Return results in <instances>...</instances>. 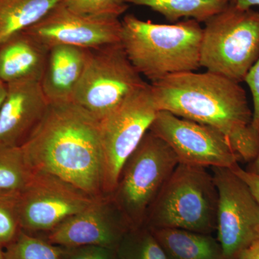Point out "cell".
Masks as SVG:
<instances>
[{
  "instance_id": "6da1fadb",
  "label": "cell",
  "mask_w": 259,
  "mask_h": 259,
  "mask_svg": "<svg viewBox=\"0 0 259 259\" xmlns=\"http://www.w3.org/2000/svg\"><path fill=\"white\" fill-rule=\"evenodd\" d=\"M239 83L208 71H190L151 87L158 111L212 127L226 138L239 162H252L259 154V133L252 125V111Z\"/></svg>"
},
{
  "instance_id": "7a4b0ae2",
  "label": "cell",
  "mask_w": 259,
  "mask_h": 259,
  "mask_svg": "<svg viewBox=\"0 0 259 259\" xmlns=\"http://www.w3.org/2000/svg\"><path fill=\"white\" fill-rule=\"evenodd\" d=\"M21 148L33 171L59 177L95 198L105 196L100 120L74 102L50 104Z\"/></svg>"
},
{
  "instance_id": "3957f363",
  "label": "cell",
  "mask_w": 259,
  "mask_h": 259,
  "mask_svg": "<svg viewBox=\"0 0 259 259\" xmlns=\"http://www.w3.org/2000/svg\"><path fill=\"white\" fill-rule=\"evenodd\" d=\"M121 22V44L131 64L151 83L200 67L203 28L197 20L158 24L128 14Z\"/></svg>"
},
{
  "instance_id": "277c9868",
  "label": "cell",
  "mask_w": 259,
  "mask_h": 259,
  "mask_svg": "<svg viewBox=\"0 0 259 259\" xmlns=\"http://www.w3.org/2000/svg\"><path fill=\"white\" fill-rule=\"evenodd\" d=\"M218 194L207 168L179 163L153 201L144 225L211 234L216 231Z\"/></svg>"
},
{
  "instance_id": "5b68a950",
  "label": "cell",
  "mask_w": 259,
  "mask_h": 259,
  "mask_svg": "<svg viewBox=\"0 0 259 259\" xmlns=\"http://www.w3.org/2000/svg\"><path fill=\"white\" fill-rule=\"evenodd\" d=\"M258 57V12L240 10L229 3L204 23L200 67L241 83Z\"/></svg>"
},
{
  "instance_id": "8992f818",
  "label": "cell",
  "mask_w": 259,
  "mask_h": 259,
  "mask_svg": "<svg viewBox=\"0 0 259 259\" xmlns=\"http://www.w3.org/2000/svg\"><path fill=\"white\" fill-rule=\"evenodd\" d=\"M179 163L171 148L148 131L109 194L131 229L144 226L148 209Z\"/></svg>"
},
{
  "instance_id": "52a82bcc",
  "label": "cell",
  "mask_w": 259,
  "mask_h": 259,
  "mask_svg": "<svg viewBox=\"0 0 259 259\" xmlns=\"http://www.w3.org/2000/svg\"><path fill=\"white\" fill-rule=\"evenodd\" d=\"M121 42L90 49L73 102L102 120L136 90L147 84Z\"/></svg>"
},
{
  "instance_id": "ba28073f",
  "label": "cell",
  "mask_w": 259,
  "mask_h": 259,
  "mask_svg": "<svg viewBox=\"0 0 259 259\" xmlns=\"http://www.w3.org/2000/svg\"><path fill=\"white\" fill-rule=\"evenodd\" d=\"M157 112L147 83L100 121L105 195L113 192L124 163L149 131Z\"/></svg>"
},
{
  "instance_id": "9c48e42d",
  "label": "cell",
  "mask_w": 259,
  "mask_h": 259,
  "mask_svg": "<svg viewBox=\"0 0 259 259\" xmlns=\"http://www.w3.org/2000/svg\"><path fill=\"white\" fill-rule=\"evenodd\" d=\"M97 199L59 177L34 171L30 183L17 197L21 231L47 236Z\"/></svg>"
},
{
  "instance_id": "30bf717a",
  "label": "cell",
  "mask_w": 259,
  "mask_h": 259,
  "mask_svg": "<svg viewBox=\"0 0 259 259\" xmlns=\"http://www.w3.org/2000/svg\"><path fill=\"white\" fill-rule=\"evenodd\" d=\"M212 169L218 194L217 240L225 259H235L259 238V203L244 181L231 169Z\"/></svg>"
},
{
  "instance_id": "8fae6325",
  "label": "cell",
  "mask_w": 259,
  "mask_h": 259,
  "mask_svg": "<svg viewBox=\"0 0 259 259\" xmlns=\"http://www.w3.org/2000/svg\"><path fill=\"white\" fill-rule=\"evenodd\" d=\"M149 131L171 148L182 164L229 169L239 165L226 138L209 126L158 111Z\"/></svg>"
},
{
  "instance_id": "7c38bea8",
  "label": "cell",
  "mask_w": 259,
  "mask_h": 259,
  "mask_svg": "<svg viewBox=\"0 0 259 259\" xmlns=\"http://www.w3.org/2000/svg\"><path fill=\"white\" fill-rule=\"evenodd\" d=\"M23 31L47 47L69 45L95 49L121 41L122 22L113 17H95L71 11L61 1Z\"/></svg>"
},
{
  "instance_id": "4fadbf2b",
  "label": "cell",
  "mask_w": 259,
  "mask_h": 259,
  "mask_svg": "<svg viewBox=\"0 0 259 259\" xmlns=\"http://www.w3.org/2000/svg\"><path fill=\"white\" fill-rule=\"evenodd\" d=\"M131 229L110 196L105 195L42 238L58 246L96 245L117 249Z\"/></svg>"
},
{
  "instance_id": "5bb4252c",
  "label": "cell",
  "mask_w": 259,
  "mask_h": 259,
  "mask_svg": "<svg viewBox=\"0 0 259 259\" xmlns=\"http://www.w3.org/2000/svg\"><path fill=\"white\" fill-rule=\"evenodd\" d=\"M49 105L40 81L21 80L7 83L0 112V142L22 147L42 122Z\"/></svg>"
},
{
  "instance_id": "9a60e30c",
  "label": "cell",
  "mask_w": 259,
  "mask_h": 259,
  "mask_svg": "<svg viewBox=\"0 0 259 259\" xmlns=\"http://www.w3.org/2000/svg\"><path fill=\"white\" fill-rule=\"evenodd\" d=\"M90 49L56 45L49 49L40 83L49 103L73 102L88 62Z\"/></svg>"
},
{
  "instance_id": "2e32d148",
  "label": "cell",
  "mask_w": 259,
  "mask_h": 259,
  "mask_svg": "<svg viewBox=\"0 0 259 259\" xmlns=\"http://www.w3.org/2000/svg\"><path fill=\"white\" fill-rule=\"evenodd\" d=\"M49 48L22 31L0 44V78L6 83L41 81Z\"/></svg>"
},
{
  "instance_id": "e0dca14e",
  "label": "cell",
  "mask_w": 259,
  "mask_h": 259,
  "mask_svg": "<svg viewBox=\"0 0 259 259\" xmlns=\"http://www.w3.org/2000/svg\"><path fill=\"white\" fill-rule=\"evenodd\" d=\"M151 230L168 259H225L219 242L211 234L174 228Z\"/></svg>"
},
{
  "instance_id": "ac0fdd59",
  "label": "cell",
  "mask_w": 259,
  "mask_h": 259,
  "mask_svg": "<svg viewBox=\"0 0 259 259\" xmlns=\"http://www.w3.org/2000/svg\"><path fill=\"white\" fill-rule=\"evenodd\" d=\"M61 0H0V44L38 22Z\"/></svg>"
},
{
  "instance_id": "d6986e66",
  "label": "cell",
  "mask_w": 259,
  "mask_h": 259,
  "mask_svg": "<svg viewBox=\"0 0 259 259\" xmlns=\"http://www.w3.org/2000/svg\"><path fill=\"white\" fill-rule=\"evenodd\" d=\"M134 4L151 8L175 23L181 18H190L205 23L229 4V0H126Z\"/></svg>"
},
{
  "instance_id": "ffe728a7",
  "label": "cell",
  "mask_w": 259,
  "mask_h": 259,
  "mask_svg": "<svg viewBox=\"0 0 259 259\" xmlns=\"http://www.w3.org/2000/svg\"><path fill=\"white\" fill-rule=\"evenodd\" d=\"M33 174L21 147L0 142V196L18 195Z\"/></svg>"
},
{
  "instance_id": "44dd1931",
  "label": "cell",
  "mask_w": 259,
  "mask_h": 259,
  "mask_svg": "<svg viewBox=\"0 0 259 259\" xmlns=\"http://www.w3.org/2000/svg\"><path fill=\"white\" fill-rule=\"evenodd\" d=\"M117 252L120 259H168L153 232L145 225L129 230Z\"/></svg>"
},
{
  "instance_id": "7402d4cb",
  "label": "cell",
  "mask_w": 259,
  "mask_h": 259,
  "mask_svg": "<svg viewBox=\"0 0 259 259\" xmlns=\"http://www.w3.org/2000/svg\"><path fill=\"white\" fill-rule=\"evenodd\" d=\"M5 259H60L58 245L42 237L21 231L14 241L4 248Z\"/></svg>"
},
{
  "instance_id": "603a6c76",
  "label": "cell",
  "mask_w": 259,
  "mask_h": 259,
  "mask_svg": "<svg viewBox=\"0 0 259 259\" xmlns=\"http://www.w3.org/2000/svg\"><path fill=\"white\" fill-rule=\"evenodd\" d=\"M71 11L95 17L120 18L128 9L126 0H61Z\"/></svg>"
},
{
  "instance_id": "cb8c5ba5",
  "label": "cell",
  "mask_w": 259,
  "mask_h": 259,
  "mask_svg": "<svg viewBox=\"0 0 259 259\" xmlns=\"http://www.w3.org/2000/svg\"><path fill=\"white\" fill-rule=\"evenodd\" d=\"M17 197L0 196V247L3 248L14 241L21 231Z\"/></svg>"
},
{
  "instance_id": "d4e9b609",
  "label": "cell",
  "mask_w": 259,
  "mask_h": 259,
  "mask_svg": "<svg viewBox=\"0 0 259 259\" xmlns=\"http://www.w3.org/2000/svg\"><path fill=\"white\" fill-rule=\"evenodd\" d=\"M60 259H120L117 249L102 245L59 246Z\"/></svg>"
},
{
  "instance_id": "484cf974",
  "label": "cell",
  "mask_w": 259,
  "mask_h": 259,
  "mask_svg": "<svg viewBox=\"0 0 259 259\" xmlns=\"http://www.w3.org/2000/svg\"><path fill=\"white\" fill-rule=\"evenodd\" d=\"M244 81L250 89L253 100L252 125L259 133V57L248 71Z\"/></svg>"
},
{
  "instance_id": "4316f807",
  "label": "cell",
  "mask_w": 259,
  "mask_h": 259,
  "mask_svg": "<svg viewBox=\"0 0 259 259\" xmlns=\"http://www.w3.org/2000/svg\"><path fill=\"white\" fill-rule=\"evenodd\" d=\"M245 182L259 203V176L242 168L239 165L231 169Z\"/></svg>"
},
{
  "instance_id": "83f0119b",
  "label": "cell",
  "mask_w": 259,
  "mask_h": 259,
  "mask_svg": "<svg viewBox=\"0 0 259 259\" xmlns=\"http://www.w3.org/2000/svg\"><path fill=\"white\" fill-rule=\"evenodd\" d=\"M235 259H259V238L242 250Z\"/></svg>"
},
{
  "instance_id": "f1b7e54d",
  "label": "cell",
  "mask_w": 259,
  "mask_h": 259,
  "mask_svg": "<svg viewBox=\"0 0 259 259\" xmlns=\"http://www.w3.org/2000/svg\"><path fill=\"white\" fill-rule=\"evenodd\" d=\"M230 4L240 10L252 9L253 7H259V0H229Z\"/></svg>"
},
{
  "instance_id": "f546056e",
  "label": "cell",
  "mask_w": 259,
  "mask_h": 259,
  "mask_svg": "<svg viewBox=\"0 0 259 259\" xmlns=\"http://www.w3.org/2000/svg\"><path fill=\"white\" fill-rule=\"evenodd\" d=\"M7 95V83L0 78V112Z\"/></svg>"
},
{
  "instance_id": "4dcf8cb0",
  "label": "cell",
  "mask_w": 259,
  "mask_h": 259,
  "mask_svg": "<svg viewBox=\"0 0 259 259\" xmlns=\"http://www.w3.org/2000/svg\"><path fill=\"white\" fill-rule=\"evenodd\" d=\"M247 171L252 172V173L255 174V175H258L259 176V154L258 156L255 158V160H253V161L251 162L249 169L247 170Z\"/></svg>"
},
{
  "instance_id": "1f68e13d",
  "label": "cell",
  "mask_w": 259,
  "mask_h": 259,
  "mask_svg": "<svg viewBox=\"0 0 259 259\" xmlns=\"http://www.w3.org/2000/svg\"><path fill=\"white\" fill-rule=\"evenodd\" d=\"M0 259H5V251L4 248L0 247Z\"/></svg>"
},
{
  "instance_id": "d6a6232c",
  "label": "cell",
  "mask_w": 259,
  "mask_h": 259,
  "mask_svg": "<svg viewBox=\"0 0 259 259\" xmlns=\"http://www.w3.org/2000/svg\"><path fill=\"white\" fill-rule=\"evenodd\" d=\"M258 237H259V230H258Z\"/></svg>"
}]
</instances>
